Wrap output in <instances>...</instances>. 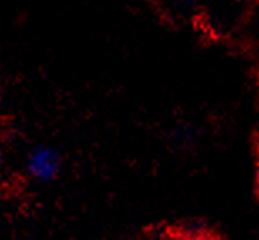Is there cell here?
<instances>
[{"instance_id":"cell-1","label":"cell","mask_w":259,"mask_h":240,"mask_svg":"<svg viewBox=\"0 0 259 240\" xmlns=\"http://www.w3.org/2000/svg\"><path fill=\"white\" fill-rule=\"evenodd\" d=\"M61 168V156L51 146H37L30 151L27 158V170L30 176L40 181H49L58 176Z\"/></svg>"},{"instance_id":"cell-2","label":"cell","mask_w":259,"mask_h":240,"mask_svg":"<svg viewBox=\"0 0 259 240\" xmlns=\"http://www.w3.org/2000/svg\"><path fill=\"white\" fill-rule=\"evenodd\" d=\"M257 183H259V176H257Z\"/></svg>"}]
</instances>
